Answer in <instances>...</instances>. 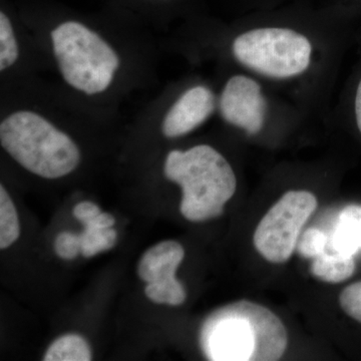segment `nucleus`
Listing matches in <instances>:
<instances>
[{"label":"nucleus","mask_w":361,"mask_h":361,"mask_svg":"<svg viewBox=\"0 0 361 361\" xmlns=\"http://www.w3.org/2000/svg\"><path fill=\"white\" fill-rule=\"evenodd\" d=\"M227 54L237 70L262 80L306 116L327 115L339 32L329 23L260 21L229 33Z\"/></svg>","instance_id":"1"},{"label":"nucleus","mask_w":361,"mask_h":361,"mask_svg":"<svg viewBox=\"0 0 361 361\" xmlns=\"http://www.w3.org/2000/svg\"><path fill=\"white\" fill-rule=\"evenodd\" d=\"M355 271L353 255L334 250L324 253L313 259L311 273L327 283H341L353 276Z\"/></svg>","instance_id":"10"},{"label":"nucleus","mask_w":361,"mask_h":361,"mask_svg":"<svg viewBox=\"0 0 361 361\" xmlns=\"http://www.w3.org/2000/svg\"><path fill=\"white\" fill-rule=\"evenodd\" d=\"M334 250L355 256L361 250V206L342 211L332 238Z\"/></svg>","instance_id":"11"},{"label":"nucleus","mask_w":361,"mask_h":361,"mask_svg":"<svg viewBox=\"0 0 361 361\" xmlns=\"http://www.w3.org/2000/svg\"><path fill=\"white\" fill-rule=\"evenodd\" d=\"M164 174L182 189L180 214L192 222L222 215L227 202L236 193V173L230 161L210 145H196L186 151L168 154Z\"/></svg>","instance_id":"3"},{"label":"nucleus","mask_w":361,"mask_h":361,"mask_svg":"<svg viewBox=\"0 0 361 361\" xmlns=\"http://www.w3.org/2000/svg\"><path fill=\"white\" fill-rule=\"evenodd\" d=\"M353 116L355 118L356 128L361 135V75L353 92Z\"/></svg>","instance_id":"20"},{"label":"nucleus","mask_w":361,"mask_h":361,"mask_svg":"<svg viewBox=\"0 0 361 361\" xmlns=\"http://www.w3.org/2000/svg\"><path fill=\"white\" fill-rule=\"evenodd\" d=\"M315 195L306 190L286 192L266 213L254 233L256 250L266 260L281 264L289 260L301 230L317 208Z\"/></svg>","instance_id":"7"},{"label":"nucleus","mask_w":361,"mask_h":361,"mask_svg":"<svg viewBox=\"0 0 361 361\" xmlns=\"http://www.w3.org/2000/svg\"><path fill=\"white\" fill-rule=\"evenodd\" d=\"M342 310L361 324V281L345 287L339 295Z\"/></svg>","instance_id":"18"},{"label":"nucleus","mask_w":361,"mask_h":361,"mask_svg":"<svg viewBox=\"0 0 361 361\" xmlns=\"http://www.w3.org/2000/svg\"><path fill=\"white\" fill-rule=\"evenodd\" d=\"M185 257L179 242L163 241L149 248L140 260L137 273L146 282L145 293L158 304L179 306L186 300L184 286L176 278V272Z\"/></svg>","instance_id":"8"},{"label":"nucleus","mask_w":361,"mask_h":361,"mask_svg":"<svg viewBox=\"0 0 361 361\" xmlns=\"http://www.w3.org/2000/svg\"><path fill=\"white\" fill-rule=\"evenodd\" d=\"M20 235V220L16 206L4 186H0V248L13 245Z\"/></svg>","instance_id":"13"},{"label":"nucleus","mask_w":361,"mask_h":361,"mask_svg":"<svg viewBox=\"0 0 361 361\" xmlns=\"http://www.w3.org/2000/svg\"><path fill=\"white\" fill-rule=\"evenodd\" d=\"M54 252L63 260H73L82 254V236L75 233L61 232L54 240Z\"/></svg>","instance_id":"17"},{"label":"nucleus","mask_w":361,"mask_h":361,"mask_svg":"<svg viewBox=\"0 0 361 361\" xmlns=\"http://www.w3.org/2000/svg\"><path fill=\"white\" fill-rule=\"evenodd\" d=\"M101 213L99 207L90 201L80 202L73 208V217L84 225L94 219Z\"/></svg>","instance_id":"19"},{"label":"nucleus","mask_w":361,"mask_h":361,"mask_svg":"<svg viewBox=\"0 0 361 361\" xmlns=\"http://www.w3.org/2000/svg\"><path fill=\"white\" fill-rule=\"evenodd\" d=\"M0 144L14 161L44 179L71 174L80 161L73 139L39 114L18 111L0 123Z\"/></svg>","instance_id":"4"},{"label":"nucleus","mask_w":361,"mask_h":361,"mask_svg":"<svg viewBox=\"0 0 361 361\" xmlns=\"http://www.w3.org/2000/svg\"><path fill=\"white\" fill-rule=\"evenodd\" d=\"M116 224L115 218L108 213H101L97 215L94 219L90 221L85 226H92V227L101 228V229H106V228L114 227Z\"/></svg>","instance_id":"21"},{"label":"nucleus","mask_w":361,"mask_h":361,"mask_svg":"<svg viewBox=\"0 0 361 361\" xmlns=\"http://www.w3.org/2000/svg\"><path fill=\"white\" fill-rule=\"evenodd\" d=\"M326 245V234L322 230L311 228L303 233L296 247L302 257L314 259L324 253Z\"/></svg>","instance_id":"16"},{"label":"nucleus","mask_w":361,"mask_h":361,"mask_svg":"<svg viewBox=\"0 0 361 361\" xmlns=\"http://www.w3.org/2000/svg\"><path fill=\"white\" fill-rule=\"evenodd\" d=\"M217 113L226 125L254 139L272 126L302 118V111L273 92L259 78L237 71L218 94Z\"/></svg>","instance_id":"6"},{"label":"nucleus","mask_w":361,"mask_h":361,"mask_svg":"<svg viewBox=\"0 0 361 361\" xmlns=\"http://www.w3.org/2000/svg\"><path fill=\"white\" fill-rule=\"evenodd\" d=\"M45 361H90L92 350L89 343L78 334H66L52 342L47 349Z\"/></svg>","instance_id":"12"},{"label":"nucleus","mask_w":361,"mask_h":361,"mask_svg":"<svg viewBox=\"0 0 361 361\" xmlns=\"http://www.w3.org/2000/svg\"><path fill=\"white\" fill-rule=\"evenodd\" d=\"M20 58V47L13 23L4 11L0 13V71L11 68Z\"/></svg>","instance_id":"15"},{"label":"nucleus","mask_w":361,"mask_h":361,"mask_svg":"<svg viewBox=\"0 0 361 361\" xmlns=\"http://www.w3.org/2000/svg\"><path fill=\"white\" fill-rule=\"evenodd\" d=\"M52 51L66 84L87 96L106 92L120 68L108 42L78 21H66L51 32Z\"/></svg>","instance_id":"5"},{"label":"nucleus","mask_w":361,"mask_h":361,"mask_svg":"<svg viewBox=\"0 0 361 361\" xmlns=\"http://www.w3.org/2000/svg\"><path fill=\"white\" fill-rule=\"evenodd\" d=\"M82 236V255L85 258L94 257L101 252L111 250L116 244L118 234L111 228L92 227L85 226V231L80 234Z\"/></svg>","instance_id":"14"},{"label":"nucleus","mask_w":361,"mask_h":361,"mask_svg":"<svg viewBox=\"0 0 361 361\" xmlns=\"http://www.w3.org/2000/svg\"><path fill=\"white\" fill-rule=\"evenodd\" d=\"M287 343V330L280 318L248 300L228 304L214 312L201 332L202 348L211 360H278Z\"/></svg>","instance_id":"2"},{"label":"nucleus","mask_w":361,"mask_h":361,"mask_svg":"<svg viewBox=\"0 0 361 361\" xmlns=\"http://www.w3.org/2000/svg\"><path fill=\"white\" fill-rule=\"evenodd\" d=\"M218 94L208 85L197 82L180 92L166 113L161 132L177 139L199 129L217 111Z\"/></svg>","instance_id":"9"}]
</instances>
